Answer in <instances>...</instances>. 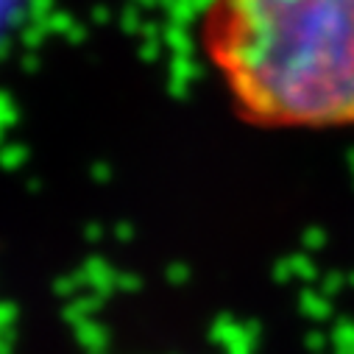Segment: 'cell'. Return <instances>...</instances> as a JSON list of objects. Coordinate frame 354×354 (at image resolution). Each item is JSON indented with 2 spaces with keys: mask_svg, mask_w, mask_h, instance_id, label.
<instances>
[{
  "mask_svg": "<svg viewBox=\"0 0 354 354\" xmlns=\"http://www.w3.org/2000/svg\"><path fill=\"white\" fill-rule=\"evenodd\" d=\"M198 39L251 126H354V0H209Z\"/></svg>",
  "mask_w": 354,
  "mask_h": 354,
  "instance_id": "cell-1",
  "label": "cell"
}]
</instances>
